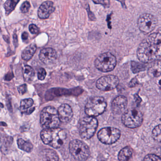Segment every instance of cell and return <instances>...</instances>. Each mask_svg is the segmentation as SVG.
I'll return each mask as SVG.
<instances>
[{
  "instance_id": "cell-12",
  "label": "cell",
  "mask_w": 161,
  "mask_h": 161,
  "mask_svg": "<svg viewBox=\"0 0 161 161\" xmlns=\"http://www.w3.org/2000/svg\"><path fill=\"white\" fill-rule=\"evenodd\" d=\"M57 53L55 49L51 48L43 49L39 54L40 60L47 65L53 64L57 59Z\"/></svg>"
},
{
  "instance_id": "cell-14",
  "label": "cell",
  "mask_w": 161,
  "mask_h": 161,
  "mask_svg": "<svg viewBox=\"0 0 161 161\" xmlns=\"http://www.w3.org/2000/svg\"><path fill=\"white\" fill-rule=\"evenodd\" d=\"M55 10L54 4L52 1L44 2L38 9L37 14L40 19L42 20L48 19Z\"/></svg>"
},
{
  "instance_id": "cell-32",
  "label": "cell",
  "mask_w": 161,
  "mask_h": 161,
  "mask_svg": "<svg viewBox=\"0 0 161 161\" xmlns=\"http://www.w3.org/2000/svg\"><path fill=\"white\" fill-rule=\"evenodd\" d=\"M137 84H138L137 80L136 78H134L133 80H131V81L129 83V86L130 87H133L136 86Z\"/></svg>"
},
{
  "instance_id": "cell-1",
  "label": "cell",
  "mask_w": 161,
  "mask_h": 161,
  "mask_svg": "<svg viewBox=\"0 0 161 161\" xmlns=\"http://www.w3.org/2000/svg\"><path fill=\"white\" fill-rule=\"evenodd\" d=\"M138 60L148 63L161 58V34L153 33L140 44L137 50Z\"/></svg>"
},
{
  "instance_id": "cell-19",
  "label": "cell",
  "mask_w": 161,
  "mask_h": 161,
  "mask_svg": "<svg viewBox=\"0 0 161 161\" xmlns=\"http://www.w3.org/2000/svg\"><path fill=\"white\" fill-rule=\"evenodd\" d=\"M133 150L129 147H126L120 151L118 155L120 161H129L132 156Z\"/></svg>"
},
{
  "instance_id": "cell-10",
  "label": "cell",
  "mask_w": 161,
  "mask_h": 161,
  "mask_svg": "<svg viewBox=\"0 0 161 161\" xmlns=\"http://www.w3.org/2000/svg\"><path fill=\"white\" fill-rule=\"evenodd\" d=\"M157 24V19L150 14L141 15L137 21L138 28L141 32L145 34H148L153 31Z\"/></svg>"
},
{
  "instance_id": "cell-24",
  "label": "cell",
  "mask_w": 161,
  "mask_h": 161,
  "mask_svg": "<svg viewBox=\"0 0 161 161\" xmlns=\"http://www.w3.org/2000/svg\"><path fill=\"white\" fill-rule=\"evenodd\" d=\"M146 68V65L143 63L132 62L131 63V69L133 73H136L145 70Z\"/></svg>"
},
{
  "instance_id": "cell-36",
  "label": "cell",
  "mask_w": 161,
  "mask_h": 161,
  "mask_svg": "<svg viewBox=\"0 0 161 161\" xmlns=\"http://www.w3.org/2000/svg\"></svg>"
},
{
  "instance_id": "cell-9",
  "label": "cell",
  "mask_w": 161,
  "mask_h": 161,
  "mask_svg": "<svg viewBox=\"0 0 161 161\" xmlns=\"http://www.w3.org/2000/svg\"><path fill=\"white\" fill-rule=\"evenodd\" d=\"M98 139L105 144H112L117 141L121 136V131L114 127L102 129L98 133Z\"/></svg>"
},
{
  "instance_id": "cell-29",
  "label": "cell",
  "mask_w": 161,
  "mask_h": 161,
  "mask_svg": "<svg viewBox=\"0 0 161 161\" xmlns=\"http://www.w3.org/2000/svg\"><path fill=\"white\" fill-rule=\"evenodd\" d=\"M95 4H101L104 7H109L110 5L109 0H92Z\"/></svg>"
},
{
  "instance_id": "cell-21",
  "label": "cell",
  "mask_w": 161,
  "mask_h": 161,
  "mask_svg": "<svg viewBox=\"0 0 161 161\" xmlns=\"http://www.w3.org/2000/svg\"><path fill=\"white\" fill-rule=\"evenodd\" d=\"M20 1V0H7L4 5L5 13L6 15H9L14 10Z\"/></svg>"
},
{
  "instance_id": "cell-5",
  "label": "cell",
  "mask_w": 161,
  "mask_h": 161,
  "mask_svg": "<svg viewBox=\"0 0 161 161\" xmlns=\"http://www.w3.org/2000/svg\"><path fill=\"white\" fill-rule=\"evenodd\" d=\"M107 102L102 97H91L86 103L85 111L88 116L95 117L101 115L107 108Z\"/></svg>"
},
{
  "instance_id": "cell-6",
  "label": "cell",
  "mask_w": 161,
  "mask_h": 161,
  "mask_svg": "<svg viewBox=\"0 0 161 161\" xmlns=\"http://www.w3.org/2000/svg\"><path fill=\"white\" fill-rule=\"evenodd\" d=\"M122 122L129 128H136L142 123L143 116L140 111L136 108H129L123 113Z\"/></svg>"
},
{
  "instance_id": "cell-31",
  "label": "cell",
  "mask_w": 161,
  "mask_h": 161,
  "mask_svg": "<svg viewBox=\"0 0 161 161\" xmlns=\"http://www.w3.org/2000/svg\"><path fill=\"white\" fill-rule=\"evenodd\" d=\"M27 86L26 84L21 85L18 88V91L21 94L23 95L26 93L27 89Z\"/></svg>"
},
{
  "instance_id": "cell-16",
  "label": "cell",
  "mask_w": 161,
  "mask_h": 161,
  "mask_svg": "<svg viewBox=\"0 0 161 161\" xmlns=\"http://www.w3.org/2000/svg\"><path fill=\"white\" fill-rule=\"evenodd\" d=\"M40 161H59V156L55 151L46 149L39 153Z\"/></svg>"
},
{
  "instance_id": "cell-33",
  "label": "cell",
  "mask_w": 161,
  "mask_h": 161,
  "mask_svg": "<svg viewBox=\"0 0 161 161\" xmlns=\"http://www.w3.org/2000/svg\"><path fill=\"white\" fill-rule=\"evenodd\" d=\"M28 34L27 32H25L22 34V39L23 40V41H25L27 39H28Z\"/></svg>"
},
{
  "instance_id": "cell-17",
  "label": "cell",
  "mask_w": 161,
  "mask_h": 161,
  "mask_svg": "<svg viewBox=\"0 0 161 161\" xmlns=\"http://www.w3.org/2000/svg\"><path fill=\"white\" fill-rule=\"evenodd\" d=\"M148 73L153 77H159L161 75V60H156L151 63L148 69Z\"/></svg>"
},
{
  "instance_id": "cell-35",
  "label": "cell",
  "mask_w": 161,
  "mask_h": 161,
  "mask_svg": "<svg viewBox=\"0 0 161 161\" xmlns=\"http://www.w3.org/2000/svg\"></svg>"
},
{
  "instance_id": "cell-23",
  "label": "cell",
  "mask_w": 161,
  "mask_h": 161,
  "mask_svg": "<svg viewBox=\"0 0 161 161\" xmlns=\"http://www.w3.org/2000/svg\"><path fill=\"white\" fill-rule=\"evenodd\" d=\"M33 104L34 101L32 99H27L22 100L21 103V111L22 113L28 114V109L31 108Z\"/></svg>"
},
{
  "instance_id": "cell-11",
  "label": "cell",
  "mask_w": 161,
  "mask_h": 161,
  "mask_svg": "<svg viewBox=\"0 0 161 161\" xmlns=\"http://www.w3.org/2000/svg\"><path fill=\"white\" fill-rule=\"evenodd\" d=\"M119 83V79L117 76L108 75L99 78L96 82V86L102 91H107L115 89Z\"/></svg>"
},
{
  "instance_id": "cell-20",
  "label": "cell",
  "mask_w": 161,
  "mask_h": 161,
  "mask_svg": "<svg viewBox=\"0 0 161 161\" xmlns=\"http://www.w3.org/2000/svg\"><path fill=\"white\" fill-rule=\"evenodd\" d=\"M23 75L25 81L30 82L34 77V70L30 66H25L23 69Z\"/></svg>"
},
{
  "instance_id": "cell-28",
  "label": "cell",
  "mask_w": 161,
  "mask_h": 161,
  "mask_svg": "<svg viewBox=\"0 0 161 161\" xmlns=\"http://www.w3.org/2000/svg\"><path fill=\"white\" fill-rule=\"evenodd\" d=\"M46 75H47V73L45 69L43 68H41L39 70H38L37 73V76L39 80L41 81L44 80L46 78Z\"/></svg>"
},
{
  "instance_id": "cell-15",
  "label": "cell",
  "mask_w": 161,
  "mask_h": 161,
  "mask_svg": "<svg viewBox=\"0 0 161 161\" xmlns=\"http://www.w3.org/2000/svg\"><path fill=\"white\" fill-rule=\"evenodd\" d=\"M58 112L59 118L62 122L68 123L71 121L73 113L70 106L67 104H62L58 108Z\"/></svg>"
},
{
  "instance_id": "cell-34",
  "label": "cell",
  "mask_w": 161,
  "mask_h": 161,
  "mask_svg": "<svg viewBox=\"0 0 161 161\" xmlns=\"http://www.w3.org/2000/svg\"><path fill=\"white\" fill-rule=\"evenodd\" d=\"M159 84H160V85L161 86V80H160V81H159Z\"/></svg>"
},
{
  "instance_id": "cell-8",
  "label": "cell",
  "mask_w": 161,
  "mask_h": 161,
  "mask_svg": "<svg viewBox=\"0 0 161 161\" xmlns=\"http://www.w3.org/2000/svg\"><path fill=\"white\" fill-rule=\"evenodd\" d=\"M117 64L115 57L111 53H104L100 55L95 61L96 68L103 72H108L114 70Z\"/></svg>"
},
{
  "instance_id": "cell-2",
  "label": "cell",
  "mask_w": 161,
  "mask_h": 161,
  "mask_svg": "<svg viewBox=\"0 0 161 161\" xmlns=\"http://www.w3.org/2000/svg\"><path fill=\"white\" fill-rule=\"evenodd\" d=\"M41 137L44 144L58 148L63 145L67 134L63 130L59 128L44 129L41 133Z\"/></svg>"
},
{
  "instance_id": "cell-26",
  "label": "cell",
  "mask_w": 161,
  "mask_h": 161,
  "mask_svg": "<svg viewBox=\"0 0 161 161\" xmlns=\"http://www.w3.org/2000/svg\"><path fill=\"white\" fill-rule=\"evenodd\" d=\"M143 161H161V158L157 155L150 154L147 155Z\"/></svg>"
},
{
  "instance_id": "cell-22",
  "label": "cell",
  "mask_w": 161,
  "mask_h": 161,
  "mask_svg": "<svg viewBox=\"0 0 161 161\" xmlns=\"http://www.w3.org/2000/svg\"><path fill=\"white\" fill-rule=\"evenodd\" d=\"M17 144L19 148L26 152H31L33 148V145L31 143L25 141L23 139H19L17 141Z\"/></svg>"
},
{
  "instance_id": "cell-27",
  "label": "cell",
  "mask_w": 161,
  "mask_h": 161,
  "mask_svg": "<svg viewBox=\"0 0 161 161\" xmlns=\"http://www.w3.org/2000/svg\"><path fill=\"white\" fill-rule=\"evenodd\" d=\"M30 8V4L29 2L25 1L21 5L20 9L22 13H26L28 12Z\"/></svg>"
},
{
  "instance_id": "cell-18",
  "label": "cell",
  "mask_w": 161,
  "mask_h": 161,
  "mask_svg": "<svg viewBox=\"0 0 161 161\" xmlns=\"http://www.w3.org/2000/svg\"><path fill=\"white\" fill-rule=\"evenodd\" d=\"M37 47L36 45L34 43L28 45V46L24 49L22 53V58L24 60L28 61L32 58L35 53Z\"/></svg>"
},
{
  "instance_id": "cell-13",
  "label": "cell",
  "mask_w": 161,
  "mask_h": 161,
  "mask_svg": "<svg viewBox=\"0 0 161 161\" xmlns=\"http://www.w3.org/2000/svg\"><path fill=\"white\" fill-rule=\"evenodd\" d=\"M128 105V100L125 97L119 96L116 97L112 103V110L113 113L120 114L124 113Z\"/></svg>"
},
{
  "instance_id": "cell-4",
  "label": "cell",
  "mask_w": 161,
  "mask_h": 161,
  "mask_svg": "<svg viewBox=\"0 0 161 161\" xmlns=\"http://www.w3.org/2000/svg\"><path fill=\"white\" fill-rule=\"evenodd\" d=\"M98 126V121L95 117L86 116L79 122V132L82 139H90L95 134Z\"/></svg>"
},
{
  "instance_id": "cell-25",
  "label": "cell",
  "mask_w": 161,
  "mask_h": 161,
  "mask_svg": "<svg viewBox=\"0 0 161 161\" xmlns=\"http://www.w3.org/2000/svg\"><path fill=\"white\" fill-rule=\"evenodd\" d=\"M152 137L155 141L161 143V124L157 125L154 129Z\"/></svg>"
},
{
  "instance_id": "cell-3",
  "label": "cell",
  "mask_w": 161,
  "mask_h": 161,
  "mask_svg": "<svg viewBox=\"0 0 161 161\" xmlns=\"http://www.w3.org/2000/svg\"><path fill=\"white\" fill-rule=\"evenodd\" d=\"M58 111L54 107H47L42 111L40 123L44 129L55 128L60 124Z\"/></svg>"
},
{
  "instance_id": "cell-7",
  "label": "cell",
  "mask_w": 161,
  "mask_h": 161,
  "mask_svg": "<svg viewBox=\"0 0 161 161\" xmlns=\"http://www.w3.org/2000/svg\"><path fill=\"white\" fill-rule=\"evenodd\" d=\"M69 149L74 158L79 161H85L90 156V150L88 145L80 140L71 141L69 143Z\"/></svg>"
},
{
  "instance_id": "cell-30",
  "label": "cell",
  "mask_w": 161,
  "mask_h": 161,
  "mask_svg": "<svg viewBox=\"0 0 161 161\" xmlns=\"http://www.w3.org/2000/svg\"><path fill=\"white\" fill-rule=\"evenodd\" d=\"M29 30L30 33L32 34H36L39 32V29L37 26L34 24H31L29 26Z\"/></svg>"
}]
</instances>
